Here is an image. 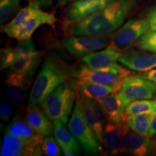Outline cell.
<instances>
[{
    "mask_svg": "<svg viewBox=\"0 0 156 156\" xmlns=\"http://www.w3.org/2000/svg\"><path fill=\"white\" fill-rule=\"evenodd\" d=\"M134 7L133 0H115L87 18L72 23L69 34L74 36H106L119 28Z\"/></svg>",
    "mask_w": 156,
    "mask_h": 156,
    "instance_id": "obj_1",
    "label": "cell"
},
{
    "mask_svg": "<svg viewBox=\"0 0 156 156\" xmlns=\"http://www.w3.org/2000/svg\"><path fill=\"white\" fill-rule=\"evenodd\" d=\"M73 71L63 61L48 56L39 72L29 95L28 104L41 105L58 86L67 82Z\"/></svg>",
    "mask_w": 156,
    "mask_h": 156,
    "instance_id": "obj_2",
    "label": "cell"
},
{
    "mask_svg": "<svg viewBox=\"0 0 156 156\" xmlns=\"http://www.w3.org/2000/svg\"><path fill=\"white\" fill-rule=\"evenodd\" d=\"M77 97L75 85L65 82L45 99L41 108L52 122L58 120L66 124L71 116Z\"/></svg>",
    "mask_w": 156,
    "mask_h": 156,
    "instance_id": "obj_3",
    "label": "cell"
},
{
    "mask_svg": "<svg viewBox=\"0 0 156 156\" xmlns=\"http://www.w3.org/2000/svg\"><path fill=\"white\" fill-rule=\"evenodd\" d=\"M67 125L70 132L81 144L87 153L95 155L102 151L101 144L85 119L81 101L78 95L73 114L71 115Z\"/></svg>",
    "mask_w": 156,
    "mask_h": 156,
    "instance_id": "obj_4",
    "label": "cell"
},
{
    "mask_svg": "<svg viewBox=\"0 0 156 156\" xmlns=\"http://www.w3.org/2000/svg\"><path fill=\"white\" fill-rule=\"evenodd\" d=\"M44 136L38 135L32 139L18 137L5 132L2 142L1 156L42 155L41 143Z\"/></svg>",
    "mask_w": 156,
    "mask_h": 156,
    "instance_id": "obj_5",
    "label": "cell"
},
{
    "mask_svg": "<svg viewBox=\"0 0 156 156\" xmlns=\"http://www.w3.org/2000/svg\"><path fill=\"white\" fill-rule=\"evenodd\" d=\"M126 106L135 101L153 98L156 83L137 75L129 76L121 84L119 91Z\"/></svg>",
    "mask_w": 156,
    "mask_h": 156,
    "instance_id": "obj_6",
    "label": "cell"
},
{
    "mask_svg": "<svg viewBox=\"0 0 156 156\" xmlns=\"http://www.w3.org/2000/svg\"><path fill=\"white\" fill-rule=\"evenodd\" d=\"M131 71L126 67L114 72L100 71L90 69L85 64L78 69L75 76L77 79V83H92L121 87L122 82L132 75Z\"/></svg>",
    "mask_w": 156,
    "mask_h": 156,
    "instance_id": "obj_7",
    "label": "cell"
},
{
    "mask_svg": "<svg viewBox=\"0 0 156 156\" xmlns=\"http://www.w3.org/2000/svg\"><path fill=\"white\" fill-rule=\"evenodd\" d=\"M149 30L147 20L143 18H135L128 20L115 33L112 43L119 49L127 50L140 40Z\"/></svg>",
    "mask_w": 156,
    "mask_h": 156,
    "instance_id": "obj_8",
    "label": "cell"
},
{
    "mask_svg": "<svg viewBox=\"0 0 156 156\" xmlns=\"http://www.w3.org/2000/svg\"><path fill=\"white\" fill-rule=\"evenodd\" d=\"M122 54V51L113 43H111L105 49L85 55L82 60L85 65L92 69L108 72L118 71L123 67L117 63Z\"/></svg>",
    "mask_w": 156,
    "mask_h": 156,
    "instance_id": "obj_9",
    "label": "cell"
},
{
    "mask_svg": "<svg viewBox=\"0 0 156 156\" xmlns=\"http://www.w3.org/2000/svg\"><path fill=\"white\" fill-rule=\"evenodd\" d=\"M109 45V41L106 36H71L65 38L62 46L70 54L80 56L96 51Z\"/></svg>",
    "mask_w": 156,
    "mask_h": 156,
    "instance_id": "obj_10",
    "label": "cell"
},
{
    "mask_svg": "<svg viewBox=\"0 0 156 156\" xmlns=\"http://www.w3.org/2000/svg\"><path fill=\"white\" fill-rule=\"evenodd\" d=\"M78 96L80 99L85 119L101 145L103 144V129L107 119L106 114L97 101L88 98L80 93Z\"/></svg>",
    "mask_w": 156,
    "mask_h": 156,
    "instance_id": "obj_11",
    "label": "cell"
},
{
    "mask_svg": "<svg viewBox=\"0 0 156 156\" xmlns=\"http://www.w3.org/2000/svg\"><path fill=\"white\" fill-rule=\"evenodd\" d=\"M119 62L132 71L144 73L156 68V54L144 50L127 49L122 52Z\"/></svg>",
    "mask_w": 156,
    "mask_h": 156,
    "instance_id": "obj_12",
    "label": "cell"
},
{
    "mask_svg": "<svg viewBox=\"0 0 156 156\" xmlns=\"http://www.w3.org/2000/svg\"><path fill=\"white\" fill-rule=\"evenodd\" d=\"M126 153L134 156H145L153 153V144L149 136L140 135L130 129L125 120L120 124Z\"/></svg>",
    "mask_w": 156,
    "mask_h": 156,
    "instance_id": "obj_13",
    "label": "cell"
},
{
    "mask_svg": "<svg viewBox=\"0 0 156 156\" xmlns=\"http://www.w3.org/2000/svg\"><path fill=\"white\" fill-rule=\"evenodd\" d=\"M115 0H77L71 4L67 11V20L78 22L104 9Z\"/></svg>",
    "mask_w": 156,
    "mask_h": 156,
    "instance_id": "obj_14",
    "label": "cell"
},
{
    "mask_svg": "<svg viewBox=\"0 0 156 156\" xmlns=\"http://www.w3.org/2000/svg\"><path fill=\"white\" fill-rule=\"evenodd\" d=\"M56 22V18L53 14L43 11L41 7H38L34 14L25 21L14 38L19 41L30 39L35 30L41 25H49L51 26H54Z\"/></svg>",
    "mask_w": 156,
    "mask_h": 156,
    "instance_id": "obj_15",
    "label": "cell"
},
{
    "mask_svg": "<svg viewBox=\"0 0 156 156\" xmlns=\"http://www.w3.org/2000/svg\"><path fill=\"white\" fill-rule=\"evenodd\" d=\"M103 145L106 153L111 155L126 153L120 124L107 121L103 129Z\"/></svg>",
    "mask_w": 156,
    "mask_h": 156,
    "instance_id": "obj_16",
    "label": "cell"
},
{
    "mask_svg": "<svg viewBox=\"0 0 156 156\" xmlns=\"http://www.w3.org/2000/svg\"><path fill=\"white\" fill-rule=\"evenodd\" d=\"M103 112L106 114L107 121L120 124L125 120L126 104L119 93H114L97 100Z\"/></svg>",
    "mask_w": 156,
    "mask_h": 156,
    "instance_id": "obj_17",
    "label": "cell"
},
{
    "mask_svg": "<svg viewBox=\"0 0 156 156\" xmlns=\"http://www.w3.org/2000/svg\"><path fill=\"white\" fill-rule=\"evenodd\" d=\"M26 120L34 131L43 136H50L54 131L51 119L38 105L28 104L26 108Z\"/></svg>",
    "mask_w": 156,
    "mask_h": 156,
    "instance_id": "obj_18",
    "label": "cell"
},
{
    "mask_svg": "<svg viewBox=\"0 0 156 156\" xmlns=\"http://www.w3.org/2000/svg\"><path fill=\"white\" fill-rule=\"evenodd\" d=\"M28 83L24 77L9 71L6 79V95L11 101L21 102L25 97Z\"/></svg>",
    "mask_w": 156,
    "mask_h": 156,
    "instance_id": "obj_19",
    "label": "cell"
},
{
    "mask_svg": "<svg viewBox=\"0 0 156 156\" xmlns=\"http://www.w3.org/2000/svg\"><path fill=\"white\" fill-rule=\"evenodd\" d=\"M43 52L36 51L24 57H22L13 63L10 72L23 76L28 80L34 75L41 60Z\"/></svg>",
    "mask_w": 156,
    "mask_h": 156,
    "instance_id": "obj_20",
    "label": "cell"
},
{
    "mask_svg": "<svg viewBox=\"0 0 156 156\" xmlns=\"http://www.w3.org/2000/svg\"><path fill=\"white\" fill-rule=\"evenodd\" d=\"M79 86L80 93L84 96L93 100H98L112 93L120 90V86L105 85L92 83H77Z\"/></svg>",
    "mask_w": 156,
    "mask_h": 156,
    "instance_id": "obj_21",
    "label": "cell"
},
{
    "mask_svg": "<svg viewBox=\"0 0 156 156\" xmlns=\"http://www.w3.org/2000/svg\"><path fill=\"white\" fill-rule=\"evenodd\" d=\"M38 7H41L40 6L36 5V3L30 2L24 8L20 9V11L16 15L14 18H13L9 23L7 25H4L2 28V31L7 36L11 37V38H15V35L19 30V29L21 28L25 21L28 18L30 15H32L34 13V12L36 10Z\"/></svg>",
    "mask_w": 156,
    "mask_h": 156,
    "instance_id": "obj_22",
    "label": "cell"
},
{
    "mask_svg": "<svg viewBox=\"0 0 156 156\" xmlns=\"http://www.w3.org/2000/svg\"><path fill=\"white\" fill-rule=\"evenodd\" d=\"M5 132L25 139H32L40 135L31 127L26 119H23L20 116H15V118L12 121L6 129Z\"/></svg>",
    "mask_w": 156,
    "mask_h": 156,
    "instance_id": "obj_23",
    "label": "cell"
},
{
    "mask_svg": "<svg viewBox=\"0 0 156 156\" xmlns=\"http://www.w3.org/2000/svg\"><path fill=\"white\" fill-rule=\"evenodd\" d=\"M151 114H141L126 116L125 122L128 127L140 135L148 136L151 127Z\"/></svg>",
    "mask_w": 156,
    "mask_h": 156,
    "instance_id": "obj_24",
    "label": "cell"
},
{
    "mask_svg": "<svg viewBox=\"0 0 156 156\" xmlns=\"http://www.w3.org/2000/svg\"><path fill=\"white\" fill-rule=\"evenodd\" d=\"M53 124L55 139L59 144L60 147L62 146L70 147L75 151H77V153H79L80 151V147L78 145L77 140L73 136V134L66 129L64 126L65 124L58 120L53 121Z\"/></svg>",
    "mask_w": 156,
    "mask_h": 156,
    "instance_id": "obj_25",
    "label": "cell"
},
{
    "mask_svg": "<svg viewBox=\"0 0 156 156\" xmlns=\"http://www.w3.org/2000/svg\"><path fill=\"white\" fill-rule=\"evenodd\" d=\"M156 112V99H144L129 103L125 108L126 116L132 114H153Z\"/></svg>",
    "mask_w": 156,
    "mask_h": 156,
    "instance_id": "obj_26",
    "label": "cell"
},
{
    "mask_svg": "<svg viewBox=\"0 0 156 156\" xmlns=\"http://www.w3.org/2000/svg\"><path fill=\"white\" fill-rule=\"evenodd\" d=\"M20 7V0H1L0 3V21L1 23L7 22Z\"/></svg>",
    "mask_w": 156,
    "mask_h": 156,
    "instance_id": "obj_27",
    "label": "cell"
},
{
    "mask_svg": "<svg viewBox=\"0 0 156 156\" xmlns=\"http://www.w3.org/2000/svg\"><path fill=\"white\" fill-rule=\"evenodd\" d=\"M136 46L141 50L156 54V30H149L142 36Z\"/></svg>",
    "mask_w": 156,
    "mask_h": 156,
    "instance_id": "obj_28",
    "label": "cell"
},
{
    "mask_svg": "<svg viewBox=\"0 0 156 156\" xmlns=\"http://www.w3.org/2000/svg\"><path fill=\"white\" fill-rule=\"evenodd\" d=\"M14 50L16 61L19 58L30 55V54L36 51L34 43L30 38L20 40L16 46L14 48Z\"/></svg>",
    "mask_w": 156,
    "mask_h": 156,
    "instance_id": "obj_29",
    "label": "cell"
},
{
    "mask_svg": "<svg viewBox=\"0 0 156 156\" xmlns=\"http://www.w3.org/2000/svg\"><path fill=\"white\" fill-rule=\"evenodd\" d=\"M60 145L52 136H47L44 138L41 143L42 153L46 156H60L62 155Z\"/></svg>",
    "mask_w": 156,
    "mask_h": 156,
    "instance_id": "obj_30",
    "label": "cell"
},
{
    "mask_svg": "<svg viewBox=\"0 0 156 156\" xmlns=\"http://www.w3.org/2000/svg\"><path fill=\"white\" fill-rule=\"evenodd\" d=\"M16 61L14 48L9 47L2 48L0 51V69L3 70L10 67Z\"/></svg>",
    "mask_w": 156,
    "mask_h": 156,
    "instance_id": "obj_31",
    "label": "cell"
},
{
    "mask_svg": "<svg viewBox=\"0 0 156 156\" xmlns=\"http://www.w3.org/2000/svg\"><path fill=\"white\" fill-rule=\"evenodd\" d=\"M12 113V106L10 103L6 101H2L0 103V116L2 119L5 122H9Z\"/></svg>",
    "mask_w": 156,
    "mask_h": 156,
    "instance_id": "obj_32",
    "label": "cell"
},
{
    "mask_svg": "<svg viewBox=\"0 0 156 156\" xmlns=\"http://www.w3.org/2000/svg\"><path fill=\"white\" fill-rule=\"evenodd\" d=\"M146 20L149 24V30H156V7L149 11Z\"/></svg>",
    "mask_w": 156,
    "mask_h": 156,
    "instance_id": "obj_33",
    "label": "cell"
},
{
    "mask_svg": "<svg viewBox=\"0 0 156 156\" xmlns=\"http://www.w3.org/2000/svg\"><path fill=\"white\" fill-rule=\"evenodd\" d=\"M136 75L156 83V69H151L147 72H144V73H140Z\"/></svg>",
    "mask_w": 156,
    "mask_h": 156,
    "instance_id": "obj_34",
    "label": "cell"
},
{
    "mask_svg": "<svg viewBox=\"0 0 156 156\" xmlns=\"http://www.w3.org/2000/svg\"><path fill=\"white\" fill-rule=\"evenodd\" d=\"M156 134V112L151 115V127H150L149 131V136L150 138L152 136H155Z\"/></svg>",
    "mask_w": 156,
    "mask_h": 156,
    "instance_id": "obj_35",
    "label": "cell"
},
{
    "mask_svg": "<svg viewBox=\"0 0 156 156\" xmlns=\"http://www.w3.org/2000/svg\"><path fill=\"white\" fill-rule=\"evenodd\" d=\"M31 2L36 3L43 8H48L53 5L54 0H31Z\"/></svg>",
    "mask_w": 156,
    "mask_h": 156,
    "instance_id": "obj_36",
    "label": "cell"
},
{
    "mask_svg": "<svg viewBox=\"0 0 156 156\" xmlns=\"http://www.w3.org/2000/svg\"><path fill=\"white\" fill-rule=\"evenodd\" d=\"M62 153L66 156H74L77 155L78 153L75 151V150L73 149L70 147H67V146H62L61 147Z\"/></svg>",
    "mask_w": 156,
    "mask_h": 156,
    "instance_id": "obj_37",
    "label": "cell"
},
{
    "mask_svg": "<svg viewBox=\"0 0 156 156\" xmlns=\"http://www.w3.org/2000/svg\"><path fill=\"white\" fill-rule=\"evenodd\" d=\"M75 1H77V0H58L57 4L58 6H62L65 5V4L69 2H75Z\"/></svg>",
    "mask_w": 156,
    "mask_h": 156,
    "instance_id": "obj_38",
    "label": "cell"
},
{
    "mask_svg": "<svg viewBox=\"0 0 156 156\" xmlns=\"http://www.w3.org/2000/svg\"><path fill=\"white\" fill-rule=\"evenodd\" d=\"M153 147H154V149L156 150V140H155V141H154V142H153Z\"/></svg>",
    "mask_w": 156,
    "mask_h": 156,
    "instance_id": "obj_39",
    "label": "cell"
}]
</instances>
